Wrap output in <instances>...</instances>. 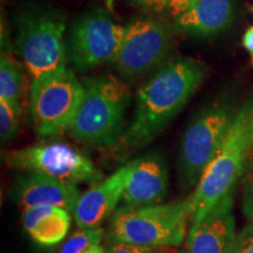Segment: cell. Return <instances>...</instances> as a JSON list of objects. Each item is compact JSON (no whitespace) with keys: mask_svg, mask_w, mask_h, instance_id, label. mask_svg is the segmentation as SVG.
<instances>
[{"mask_svg":"<svg viewBox=\"0 0 253 253\" xmlns=\"http://www.w3.org/2000/svg\"><path fill=\"white\" fill-rule=\"evenodd\" d=\"M80 196L77 185L38 173L20 177L14 186V197L24 210L47 205L73 212Z\"/></svg>","mask_w":253,"mask_h":253,"instance_id":"obj_14","label":"cell"},{"mask_svg":"<svg viewBox=\"0 0 253 253\" xmlns=\"http://www.w3.org/2000/svg\"><path fill=\"white\" fill-rule=\"evenodd\" d=\"M252 109L253 102L250 101L236 114L223 143L205 168L197 189L189 198L191 221L204 217L218 202L235 190L253 147L250 134Z\"/></svg>","mask_w":253,"mask_h":253,"instance_id":"obj_2","label":"cell"},{"mask_svg":"<svg viewBox=\"0 0 253 253\" xmlns=\"http://www.w3.org/2000/svg\"><path fill=\"white\" fill-rule=\"evenodd\" d=\"M126 27L101 8L88 11L73 21L66 37L67 60L79 71L114 62Z\"/></svg>","mask_w":253,"mask_h":253,"instance_id":"obj_8","label":"cell"},{"mask_svg":"<svg viewBox=\"0 0 253 253\" xmlns=\"http://www.w3.org/2000/svg\"><path fill=\"white\" fill-rule=\"evenodd\" d=\"M84 94V84L67 68L33 79L28 104L38 134L53 136L69 130Z\"/></svg>","mask_w":253,"mask_h":253,"instance_id":"obj_6","label":"cell"},{"mask_svg":"<svg viewBox=\"0 0 253 253\" xmlns=\"http://www.w3.org/2000/svg\"><path fill=\"white\" fill-rule=\"evenodd\" d=\"M82 253H107L106 250H104L100 244H94L88 248L86 251Z\"/></svg>","mask_w":253,"mask_h":253,"instance_id":"obj_26","label":"cell"},{"mask_svg":"<svg viewBox=\"0 0 253 253\" xmlns=\"http://www.w3.org/2000/svg\"><path fill=\"white\" fill-rule=\"evenodd\" d=\"M205 78V67L195 59L167 62L137 91L134 119L126 135L130 147H144L181 112Z\"/></svg>","mask_w":253,"mask_h":253,"instance_id":"obj_1","label":"cell"},{"mask_svg":"<svg viewBox=\"0 0 253 253\" xmlns=\"http://www.w3.org/2000/svg\"><path fill=\"white\" fill-rule=\"evenodd\" d=\"M243 46L249 52L253 66V26H250L243 36Z\"/></svg>","mask_w":253,"mask_h":253,"instance_id":"obj_25","label":"cell"},{"mask_svg":"<svg viewBox=\"0 0 253 253\" xmlns=\"http://www.w3.org/2000/svg\"><path fill=\"white\" fill-rule=\"evenodd\" d=\"M71 214L56 207L28 208L24 210L23 225L34 243L41 246H53L61 243L71 229Z\"/></svg>","mask_w":253,"mask_h":253,"instance_id":"obj_16","label":"cell"},{"mask_svg":"<svg viewBox=\"0 0 253 253\" xmlns=\"http://www.w3.org/2000/svg\"><path fill=\"white\" fill-rule=\"evenodd\" d=\"M168 181L166 161L160 154H147L134 160L122 197L126 207L143 208L161 203L167 196Z\"/></svg>","mask_w":253,"mask_h":253,"instance_id":"obj_13","label":"cell"},{"mask_svg":"<svg viewBox=\"0 0 253 253\" xmlns=\"http://www.w3.org/2000/svg\"><path fill=\"white\" fill-rule=\"evenodd\" d=\"M24 86L23 67L12 56L2 53L0 60V99L6 101L19 114L21 113Z\"/></svg>","mask_w":253,"mask_h":253,"instance_id":"obj_17","label":"cell"},{"mask_svg":"<svg viewBox=\"0 0 253 253\" xmlns=\"http://www.w3.org/2000/svg\"><path fill=\"white\" fill-rule=\"evenodd\" d=\"M243 210L250 224H253V182L249 183L245 188L244 199H243Z\"/></svg>","mask_w":253,"mask_h":253,"instance_id":"obj_23","label":"cell"},{"mask_svg":"<svg viewBox=\"0 0 253 253\" xmlns=\"http://www.w3.org/2000/svg\"><path fill=\"white\" fill-rule=\"evenodd\" d=\"M131 171L132 161L80 196L73 210L75 223L80 229H97L115 211Z\"/></svg>","mask_w":253,"mask_h":253,"instance_id":"obj_12","label":"cell"},{"mask_svg":"<svg viewBox=\"0 0 253 253\" xmlns=\"http://www.w3.org/2000/svg\"><path fill=\"white\" fill-rule=\"evenodd\" d=\"M236 114L229 102H216L201 110L190 122L182 138L179 156L183 185L199 182L223 143Z\"/></svg>","mask_w":253,"mask_h":253,"instance_id":"obj_7","label":"cell"},{"mask_svg":"<svg viewBox=\"0 0 253 253\" xmlns=\"http://www.w3.org/2000/svg\"><path fill=\"white\" fill-rule=\"evenodd\" d=\"M103 230L80 229L74 232L56 253H82L94 244H100L103 238Z\"/></svg>","mask_w":253,"mask_h":253,"instance_id":"obj_18","label":"cell"},{"mask_svg":"<svg viewBox=\"0 0 253 253\" xmlns=\"http://www.w3.org/2000/svg\"><path fill=\"white\" fill-rule=\"evenodd\" d=\"M172 47V26L162 19L140 17L126 26L115 67L126 79H135L158 67Z\"/></svg>","mask_w":253,"mask_h":253,"instance_id":"obj_10","label":"cell"},{"mask_svg":"<svg viewBox=\"0 0 253 253\" xmlns=\"http://www.w3.org/2000/svg\"><path fill=\"white\" fill-rule=\"evenodd\" d=\"M251 11L253 12V6H251Z\"/></svg>","mask_w":253,"mask_h":253,"instance_id":"obj_29","label":"cell"},{"mask_svg":"<svg viewBox=\"0 0 253 253\" xmlns=\"http://www.w3.org/2000/svg\"><path fill=\"white\" fill-rule=\"evenodd\" d=\"M84 86V97L69 130L84 144L112 147L121 136L129 88L113 75L89 79Z\"/></svg>","mask_w":253,"mask_h":253,"instance_id":"obj_3","label":"cell"},{"mask_svg":"<svg viewBox=\"0 0 253 253\" xmlns=\"http://www.w3.org/2000/svg\"><path fill=\"white\" fill-rule=\"evenodd\" d=\"M17 48L32 78L67 68L66 19L50 8L28 7L15 17Z\"/></svg>","mask_w":253,"mask_h":253,"instance_id":"obj_5","label":"cell"},{"mask_svg":"<svg viewBox=\"0 0 253 253\" xmlns=\"http://www.w3.org/2000/svg\"><path fill=\"white\" fill-rule=\"evenodd\" d=\"M235 12V0H198L177 15L175 28L191 36H212L230 27Z\"/></svg>","mask_w":253,"mask_h":253,"instance_id":"obj_15","label":"cell"},{"mask_svg":"<svg viewBox=\"0 0 253 253\" xmlns=\"http://www.w3.org/2000/svg\"><path fill=\"white\" fill-rule=\"evenodd\" d=\"M136 5L151 13H162L167 11L169 0H132Z\"/></svg>","mask_w":253,"mask_h":253,"instance_id":"obj_22","label":"cell"},{"mask_svg":"<svg viewBox=\"0 0 253 253\" xmlns=\"http://www.w3.org/2000/svg\"><path fill=\"white\" fill-rule=\"evenodd\" d=\"M250 134H251V141L253 145V109L251 113V119H250Z\"/></svg>","mask_w":253,"mask_h":253,"instance_id":"obj_27","label":"cell"},{"mask_svg":"<svg viewBox=\"0 0 253 253\" xmlns=\"http://www.w3.org/2000/svg\"><path fill=\"white\" fill-rule=\"evenodd\" d=\"M191 218L190 201L143 208H121L115 211L108 230L109 242L148 248L179 246Z\"/></svg>","mask_w":253,"mask_h":253,"instance_id":"obj_4","label":"cell"},{"mask_svg":"<svg viewBox=\"0 0 253 253\" xmlns=\"http://www.w3.org/2000/svg\"><path fill=\"white\" fill-rule=\"evenodd\" d=\"M107 253H162L153 248L148 246L126 244V243H118V242H109V245L107 246Z\"/></svg>","mask_w":253,"mask_h":253,"instance_id":"obj_21","label":"cell"},{"mask_svg":"<svg viewBox=\"0 0 253 253\" xmlns=\"http://www.w3.org/2000/svg\"><path fill=\"white\" fill-rule=\"evenodd\" d=\"M236 235L232 192L204 217L192 221L181 253H226Z\"/></svg>","mask_w":253,"mask_h":253,"instance_id":"obj_11","label":"cell"},{"mask_svg":"<svg viewBox=\"0 0 253 253\" xmlns=\"http://www.w3.org/2000/svg\"><path fill=\"white\" fill-rule=\"evenodd\" d=\"M19 115L6 101L0 99V137L2 143H7L19 130Z\"/></svg>","mask_w":253,"mask_h":253,"instance_id":"obj_19","label":"cell"},{"mask_svg":"<svg viewBox=\"0 0 253 253\" xmlns=\"http://www.w3.org/2000/svg\"><path fill=\"white\" fill-rule=\"evenodd\" d=\"M114 2H115V0H106V5H107V8H108V9H113Z\"/></svg>","mask_w":253,"mask_h":253,"instance_id":"obj_28","label":"cell"},{"mask_svg":"<svg viewBox=\"0 0 253 253\" xmlns=\"http://www.w3.org/2000/svg\"><path fill=\"white\" fill-rule=\"evenodd\" d=\"M5 161L13 169L50 177L68 184H93L102 177L86 155L66 143L31 145L6 154Z\"/></svg>","mask_w":253,"mask_h":253,"instance_id":"obj_9","label":"cell"},{"mask_svg":"<svg viewBox=\"0 0 253 253\" xmlns=\"http://www.w3.org/2000/svg\"><path fill=\"white\" fill-rule=\"evenodd\" d=\"M226 253H253V224L237 233Z\"/></svg>","mask_w":253,"mask_h":253,"instance_id":"obj_20","label":"cell"},{"mask_svg":"<svg viewBox=\"0 0 253 253\" xmlns=\"http://www.w3.org/2000/svg\"><path fill=\"white\" fill-rule=\"evenodd\" d=\"M196 1H198V0H169L168 11L170 12V14H171L173 18H176L177 15L188 11Z\"/></svg>","mask_w":253,"mask_h":253,"instance_id":"obj_24","label":"cell"}]
</instances>
